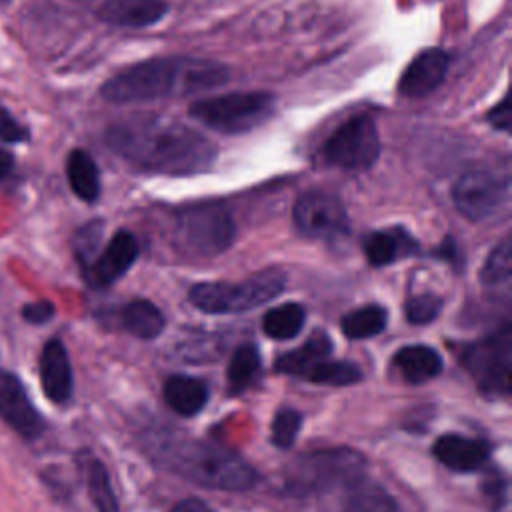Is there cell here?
<instances>
[{"label":"cell","mask_w":512,"mask_h":512,"mask_svg":"<svg viewBox=\"0 0 512 512\" xmlns=\"http://www.w3.org/2000/svg\"><path fill=\"white\" fill-rule=\"evenodd\" d=\"M432 454L450 470L476 472L488 462L490 444L460 434H444L434 442Z\"/></svg>","instance_id":"15"},{"label":"cell","mask_w":512,"mask_h":512,"mask_svg":"<svg viewBox=\"0 0 512 512\" xmlns=\"http://www.w3.org/2000/svg\"><path fill=\"white\" fill-rule=\"evenodd\" d=\"M294 224L310 238H338L348 232V214L338 196L310 190L294 204Z\"/></svg>","instance_id":"11"},{"label":"cell","mask_w":512,"mask_h":512,"mask_svg":"<svg viewBox=\"0 0 512 512\" xmlns=\"http://www.w3.org/2000/svg\"><path fill=\"white\" fill-rule=\"evenodd\" d=\"M394 366L400 370L406 382L420 384V382L432 380L442 372V358L434 348L414 344V346H404L396 352Z\"/></svg>","instance_id":"19"},{"label":"cell","mask_w":512,"mask_h":512,"mask_svg":"<svg viewBox=\"0 0 512 512\" xmlns=\"http://www.w3.org/2000/svg\"><path fill=\"white\" fill-rule=\"evenodd\" d=\"M12 166H14L12 154L0 148V180H4L12 172Z\"/></svg>","instance_id":"39"},{"label":"cell","mask_w":512,"mask_h":512,"mask_svg":"<svg viewBox=\"0 0 512 512\" xmlns=\"http://www.w3.org/2000/svg\"><path fill=\"white\" fill-rule=\"evenodd\" d=\"M86 480H88V492L98 512H120L116 496L110 486V478L106 468L98 460H90L86 468Z\"/></svg>","instance_id":"29"},{"label":"cell","mask_w":512,"mask_h":512,"mask_svg":"<svg viewBox=\"0 0 512 512\" xmlns=\"http://www.w3.org/2000/svg\"><path fill=\"white\" fill-rule=\"evenodd\" d=\"M448 70V54L440 48H426L412 58L400 76L398 92L408 98H422L434 92Z\"/></svg>","instance_id":"14"},{"label":"cell","mask_w":512,"mask_h":512,"mask_svg":"<svg viewBox=\"0 0 512 512\" xmlns=\"http://www.w3.org/2000/svg\"><path fill=\"white\" fill-rule=\"evenodd\" d=\"M40 380L52 402H66L72 394V368L60 340H48L40 356Z\"/></svg>","instance_id":"17"},{"label":"cell","mask_w":512,"mask_h":512,"mask_svg":"<svg viewBox=\"0 0 512 512\" xmlns=\"http://www.w3.org/2000/svg\"><path fill=\"white\" fill-rule=\"evenodd\" d=\"M508 198V180L492 170H468L454 188L452 200L456 210L472 222L486 220L502 208Z\"/></svg>","instance_id":"10"},{"label":"cell","mask_w":512,"mask_h":512,"mask_svg":"<svg viewBox=\"0 0 512 512\" xmlns=\"http://www.w3.org/2000/svg\"><path fill=\"white\" fill-rule=\"evenodd\" d=\"M104 138L126 162L158 174H200L216 158V146L202 132L158 114H136L114 122Z\"/></svg>","instance_id":"1"},{"label":"cell","mask_w":512,"mask_h":512,"mask_svg":"<svg viewBox=\"0 0 512 512\" xmlns=\"http://www.w3.org/2000/svg\"><path fill=\"white\" fill-rule=\"evenodd\" d=\"M66 174L72 192L84 200L94 202L100 196V174L92 156L84 150H72L66 160Z\"/></svg>","instance_id":"22"},{"label":"cell","mask_w":512,"mask_h":512,"mask_svg":"<svg viewBox=\"0 0 512 512\" xmlns=\"http://www.w3.org/2000/svg\"><path fill=\"white\" fill-rule=\"evenodd\" d=\"M150 456L166 470L220 490H246L256 484V470L238 454L174 430L160 428L146 438Z\"/></svg>","instance_id":"3"},{"label":"cell","mask_w":512,"mask_h":512,"mask_svg":"<svg viewBox=\"0 0 512 512\" xmlns=\"http://www.w3.org/2000/svg\"><path fill=\"white\" fill-rule=\"evenodd\" d=\"M304 320H306V310L300 304L286 302L266 312L262 320V328L266 336L274 340H288L302 330Z\"/></svg>","instance_id":"24"},{"label":"cell","mask_w":512,"mask_h":512,"mask_svg":"<svg viewBox=\"0 0 512 512\" xmlns=\"http://www.w3.org/2000/svg\"><path fill=\"white\" fill-rule=\"evenodd\" d=\"M136 256L138 240L134 238V234L120 230L112 236L106 248L86 266V278L92 286H108L134 264Z\"/></svg>","instance_id":"13"},{"label":"cell","mask_w":512,"mask_h":512,"mask_svg":"<svg viewBox=\"0 0 512 512\" xmlns=\"http://www.w3.org/2000/svg\"><path fill=\"white\" fill-rule=\"evenodd\" d=\"M122 326L144 340L156 338L164 330V316L162 312L148 300H134L126 304L120 312Z\"/></svg>","instance_id":"23"},{"label":"cell","mask_w":512,"mask_h":512,"mask_svg":"<svg viewBox=\"0 0 512 512\" xmlns=\"http://www.w3.org/2000/svg\"><path fill=\"white\" fill-rule=\"evenodd\" d=\"M442 308V300L434 294H418L406 302V318L412 324L432 322Z\"/></svg>","instance_id":"32"},{"label":"cell","mask_w":512,"mask_h":512,"mask_svg":"<svg viewBox=\"0 0 512 512\" xmlns=\"http://www.w3.org/2000/svg\"><path fill=\"white\" fill-rule=\"evenodd\" d=\"M462 364L484 394L506 396L512 376L510 326H502L496 334L470 344L462 354Z\"/></svg>","instance_id":"8"},{"label":"cell","mask_w":512,"mask_h":512,"mask_svg":"<svg viewBox=\"0 0 512 512\" xmlns=\"http://www.w3.org/2000/svg\"><path fill=\"white\" fill-rule=\"evenodd\" d=\"M164 400L180 416H194L204 408L208 388L198 378L176 374L164 382Z\"/></svg>","instance_id":"20"},{"label":"cell","mask_w":512,"mask_h":512,"mask_svg":"<svg viewBox=\"0 0 512 512\" xmlns=\"http://www.w3.org/2000/svg\"><path fill=\"white\" fill-rule=\"evenodd\" d=\"M234 236L236 226L218 204H198L176 216V238L192 254H218L232 244Z\"/></svg>","instance_id":"9"},{"label":"cell","mask_w":512,"mask_h":512,"mask_svg":"<svg viewBox=\"0 0 512 512\" xmlns=\"http://www.w3.org/2000/svg\"><path fill=\"white\" fill-rule=\"evenodd\" d=\"M344 512H402V508L378 486H356L346 500Z\"/></svg>","instance_id":"27"},{"label":"cell","mask_w":512,"mask_h":512,"mask_svg":"<svg viewBox=\"0 0 512 512\" xmlns=\"http://www.w3.org/2000/svg\"><path fill=\"white\" fill-rule=\"evenodd\" d=\"M230 70L196 56H162L132 64L104 82L100 94L112 104H138L172 96H192L228 82Z\"/></svg>","instance_id":"2"},{"label":"cell","mask_w":512,"mask_h":512,"mask_svg":"<svg viewBox=\"0 0 512 512\" xmlns=\"http://www.w3.org/2000/svg\"><path fill=\"white\" fill-rule=\"evenodd\" d=\"M332 352V340L324 332H314L300 348L282 354L276 362V370L292 376H306L308 370L328 358Z\"/></svg>","instance_id":"21"},{"label":"cell","mask_w":512,"mask_h":512,"mask_svg":"<svg viewBox=\"0 0 512 512\" xmlns=\"http://www.w3.org/2000/svg\"><path fill=\"white\" fill-rule=\"evenodd\" d=\"M260 356L252 344H242L234 350L228 364V386L232 392L246 390L258 376Z\"/></svg>","instance_id":"26"},{"label":"cell","mask_w":512,"mask_h":512,"mask_svg":"<svg viewBox=\"0 0 512 512\" xmlns=\"http://www.w3.org/2000/svg\"><path fill=\"white\" fill-rule=\"evenodd\" d=\"M362 468V456L346 448H330L304 454L288 466L284 474L286 490L292 494L328 490L342 482H354Z\"/></svg>","instance_id":"6"},{"label":"cell","mask_w":512,"mask_h":512,"mask_svg":"<svg viewBox=\"0 0 512 512\" xmlns=\"http://www.w3.org/2000/svg\"><path fill=\"white\" fill-rule=\"evenodd\" d=\"M28 140V130L18 124L8 112H0V142L14 144Z\"/></svg>","instance_id":"34"},{"label":"cell","mask_w":512,"mask_h":512,"mask_svg":"<svg viewBox=\"0 0 512 512\" xmlns=\"http://www.w3.org/2000/svg\"><path fill=\"white\" fill-rule=\"evenodd\" d=\"M418 244L410 238L408 232L394 228V230H378L364 238V254L370 264L384 266L408 254H414Z\"/></svg>","instance_id":"18"},{"label":"cell","mask_w":512,"mask_h":512,"mask_svg":"<svg viewBox=\"0 0 512 512\" xmlns=\"http://www.w3.org/2000/svg\"><path fill=\"white\" fill-rule=\"evenodd\" d=\"M164 0H102L96 8L100 20L122 28H146L164 18Z\"/></svg>","instance_id":"16"},{"label":"cell","mask_w":512,"mask_h":512,"mask_svg":"<svg viewBox=\"0 0 512 512\" xmlns=\"http://www.w3.org/2000/svg\"><path fill=\"white\" fill-rule=\"evenodd\" d=\"M172 512H212V508L198 498H186V500H180Z\"/></svg>","instance_id":"38"},{"label":"cell","mask_w":512,"mask_h":512,"mask_svg":"<svg viewBox=\"0 0 512 512\" xmlns=\"http://www.w3.org/2000/svg\"><path fill=\"white\" fill-rule=\"evenodd\" d=\"M22 316L32 324H44L54 316V306L48 300H36L22 308Z\"/></svg>","instance_id":"36"},{"label":"cell","mask_w":512,"mask_h":512,"mask_svg":"<svg viewBox=\"0 0 512 512\" xmlns=\"http://www.w3.org/2000/svg\"><path fill=\"white\" fill-rule=\"evenodd\" d=\"M286 286L282 268H266L244 282H200L190 288V302L208 314L246 312L276 298Z\"/></svg>","instance_id":"4"},{"label":"cell","mask_w":512,"mask_h":512,"mask_svg":"<svg viewBox=\"0 0 512 512\" xmlns=\"http://www.w3.org/2000/svg\"><path fill=\"white\" fill-rule=\"evenodd\" d=\"M510 116H512V108H510V96H504L494 108H490L486 120L492 124V128L508 132L510 130Z\"/></svg>","instance_id":"35"},{"label":"cell","mask_w":512,"mask_h":512,"mask_svg":"<svg viewBox=\"0 0 512 512\" xmlns=\"http://www.w3.org/2000/svg\"><path fill=\"white\" fill-rule=\"evenodd\" d=\"M308 380L316 384H330V386H348L354 384L362 378V372L350 364V362H340V360H320L316 362L308 374Z\"/></svg>","instance_id":"28"},{"label":"cell","mask_w":512,"mask_h":512,"mask_svg":"<svg viewBox=\"0 0 512 512\" xmlns=\"http://www.w3.org/2000/svg\"><path fill=\"white\" fill-rule=\"evenodd\" d=\"M0 418L26 438H36L44 430L42 418L30 402L24 386L6 370H0Z\"/></svg>","instance_id":"12"},{"label":"cell","mask_w":512,"mask_h":512,"mask_svg":"<svg viewBox=\"0 0 512 512\" xmlns=\"http://www.w3.org/2000/svg\"><path fill=\"white\" fill-rule=\"evenodd\" d=\"M512 274V246H510V238H502L500 244L494 246V250L490 252V256L484 262V268L480 272V280L486 286H494V284H502L508 282Z\"/></svg>","instance_id":"30"},{"label":"cell","mask_w":512,"mask_h":512,"mask_svg":"<svg viewBox=\"0 0 512 512\" xmlns=\"http://www.w3.org/2000/svg\"><path fill=\"white\" fill-rule=\"evenodd\" d=\"M388 312L378 304H368L348 312L342 318V332L352 340L372 338L386 328Z\"/></svg>","instance_id":"25"},{"label":"cell","mask_w":512,"mask_h":512,"mask_svg":"<svg viewBox=\"0 0 512 512\" xmlns=\"http://www.w3.org/2000/svg\"><path fill=\"white\" fill-rule=\"evenodd\" d=\"M302 426V416L294 408H282L272 420V442L278 448L292 446L298 430Z\"/></svg>","instance_id":"31"},{"label":"cell","mask_w":512,"mask_h":512,"mask_svg":"<svg viewBox=\"0 0 512 512\" xmlns=\"http://www.w3.org/2000/svg\"><path fill=\"white\" fill-rule=\"evenodd\" d=\"M276 98L270 92H230L190 104V116L200 124L224 132L244 134L274 114Z\"/></svg>","instance_id":"5"},{"label":"cell","mask_w":512,"mask_h":512,"mask_svg":"<svg viewBox=\"0 0 512 512\" xmlns=\"http://www.w3.org/2000/svg\"><path fill=\"white\" fill-rule=\"evenodd\" d=\"M100 228H102L100 222H90L78 234V254H80L84 264L88 262V256H94V250H96L98 240H100Z\"/></svg>","instance_id":"33"},{"label":"cell","mask_w":512,"mask_h":512,"mask_svg":"<svg viewBox=\"0 0 512 512\" xmlns=\"http://www.w3.org/2000/svg\"><path fill=\"white\" fill-rule=\"evenodd\" d=\"M506 484L500 480V476L496 474L492 480H486L484 484H482V490L490 496V500L492 502H496V504H502V498H504V492H506V488H504Z\"/></svg>","instance_id":"37"},{"label":"cell","mask_w":512,"mask_h":512,"mask_svg":"<svg viewBox=\"0 0 512 512\" xmlns=\"http://www.w3.org/2000/svg\"><path fill=\"white\" fill-rule=\"evenodd\" d=\"M330 166L348 172H362L376 164L380 156V138L370 114H358L340 124L322 148Z\"/></svg>","instance_id":"7"}]
</instances>
